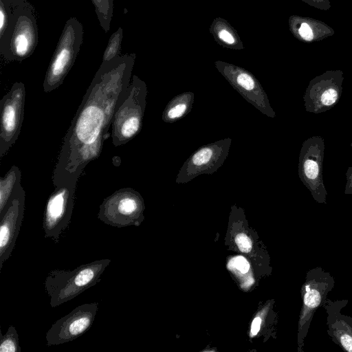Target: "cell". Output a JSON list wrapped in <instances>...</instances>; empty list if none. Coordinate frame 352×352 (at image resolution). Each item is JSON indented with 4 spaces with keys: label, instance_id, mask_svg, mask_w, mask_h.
<instances>
[{
    "label": "cell",
    "instance_id": "6da1fadb",
    "mask_svg": "<svg viewBox=\"0 0 352 352\" xmlns=\"http://www.w3.org/2000/svg\"><path fill=\"white\" fill-rule=\"evenodd\" d=\"M135 53L102 61L63 140L53 170L57 186L77 180L100 155L114 113L124 100L132 78Z\"/></svg>",
    "mask_w": 352,
    "mask_h": 352
},
{
    "label": "cell",
    "instance_id": "7a4b0ae2",
    "mask_svg": "<svg viewBox=\"0 0 352 352\" xmlns=\"http://www.w3.org/2000/svg\"><path fill=\"white\" fill-rule=\"evenodd\" d=\"M7 6L10 19L0 36V54L7 61H22L33 54L38 44L34 9L26 0H16Z\"/></svg>",
    "mask_w": 352,
    "mask_h": 352
},
{
    "label": "cell",
    "instance_id": "3957f363",
    "mask_svg": "<svg viewBox=\"0 0 352 352\" xmlns=\"http://www.w3.org/2000/svg\"><path fill=\"white\" fill-rule=\"evenodd\" d=\"M111 262L110 258H102L80 265L72 270H52L44 280L50 306L56 308L95 286L101 280L103 272Z\"/></svg>",
    "mask_w": 352,
    "mask_h": 352
},
{
    "label": "cell",
    "instance_id": "277c9868",
    "mask_svg": "<svg viewBox=\"0 0 352 352\" xmlns=\"http://www.w3.org/2000/svg\"><path fill=\"white\" fill-rule=\"evenodd\" d=\"M147 92L145 82L133 75L126 96L113 116L111 135L115 146L125 144L140 132Z\"/></svg>",
    "mask_w": 352,
    "mask_h": 352
},
{
    "label": "cell",
    "instance_id": "5b68a950",
    "mask_svg": "<svg viewBox=\"0 0 352 352\" xmlns=\"http://www.w3.org/2000/svg\"><path fill=\"white\" fill-rule=\"evenodd\" d=\"M82 23L71 17L65 23L43 81V90L48 93L61 85L74 65L83 43Z\"/></svg>",
    "mask_w": 352,
    "mask_h": 352
},
{
    "label": "cell",
    "instance_id": "8992f818",
    "mask_svg": "<svg viewBox=\"0 0 352 352\" xmlns=\"http://www.w3.org/2000/svg\"><path fill=\"white\" fill-rule=\"evenodd\" d=\"M144 200L131 188H123L104 199L99 206L98 218L116 228L138 226L143 220Z\"/></svg>",
    "mask_w": 352,
    "mask_h": 352
},
{
    "label": "cell",
    "instance_id": "52a82bcc",
    "mask_svg": "<svg viewBox=\"0 0 352 352\" xmlns=\"http://www.w3.org/2000/svg\"><path fill=\"white\" fill-rule=\"evenodd\" d=\"M77 180L55 187L49 197L44 211V236L58 243L68 229L75 201Z\"/></svg>",
    "mask_w": 352,
    "mask_h": 352
},
{
    "label": "cell",
    "instance_id": "ba28073f",
    "mask_svg": "<svg viewBox=\"0 0 352 352\" xmlns=\"http://www.w3.org/2000/svg\"><path fill=\"white\" fill-rule=\"evenodd\" d=\"M25 89L14 82L0 100V159L8 152L20 134L24 115Z\"/></svg>",
    "mask_w": 352,
    "mask_h": 352
},
{
    "label": "cell",
    "instance_id": "9c48e42d",
    "mask_svg": "<svg viewBox=\"0 0 352 352\" xmlns=\"http://www.w3.org/2000/svg\"><path fill=\"white\" fill-rule=\"evenodd\" d=\"M232 139L224 138L197 148L184 162L176 179L177 184H186L201 175L215 173L228 156Z\"/></svg>",
    "mask_w": 352,
    "mask_h": 352
},
{
    "label": "cell",
    "instance_id": "30bf717a",
    "mask_svg": "<svg viewBox=\"0 0 352 352\" xmlns=\"http://www.w3.org/2000/svg\"><path fill=\"white\" fill-rule=\"evenodd\" d=\"M214 66L247 102L263 114L270 118L275 117L267 94L259 81L250 72L223 60H216Z\"/></svg>",
    "mask_w": 352,
    "mask_h": 352
},
{
    "label": "cell",
    "instance_id": "8fae6325",
    "mask_svg": "<svg viewBox=\"0 0 352 352\" xmlns=\"http://www.w3.org/2000/svg\"><path fill=\"white\" fill-rule=\"evenodd\" d=\"M98 307L97 302L85 303L57 320L46 333L47 345L57 346L81 336L94 324Z\"/></svg>",
    "mask_w": 352,
    "mask_h": 352
},
{
    "label": "cell",
    "instance_id": "7c38bea8",
    "mask_svg": "<svg viewBox=\"0 0 352 352\" xmlns=\"http://www.w3.org/2000/svg\"><path fill=\"white\" fill-rule=\"evenodd\" d=\"M25 199V192L21 185L0 214V271L15 247L23 219Z\"/></svg>",
    "mask_w": 352,
    "mask_h": 352
},
{
    "label": "cell",
    "instance_id": "4fadbf2b",
    "mask_svg": "<svg viewBox=\"0 0 352 352\" xmlns=\"http://www.w3.org/2000/svg\"><path fill=\"white\" fill-rule=\"evenodd\" d=\"M288 24L293 36L303 43L318 42L335 34L327 23L311 17L293 14L289 16Z\"/></svg>",
    "mask_w": 352,
    "mask_h": 352
},
{
    "label": "cell",
    "instance_id": "5bb4252c",
    "mask_svg": "<svg viewBox=\"0 0 352 352\" xmlns=\"http://www.w3.org/2000/svg\"><path fill=\"white\" fill-rule=\"evenodd\" d=\"M209 32L214 40L221 46L231 50H243V43L237 31L230 22L222 17L213 19Z\"/></svg>",
    "mask_w": 352,
    "mask_h": 352
},
{
    "label": "cell",
    "instance_id": "9a60e30c",
    "mask_svg": "<svg viewBox=\"0 0 352 352\" xmlns=\"http://www.w3.org/2000/svg\"><path fill=\"white\" fill-rule=\"evenodd\" d=\"M195 100V94L192 91H186L172 98L165 107L162 118L166 123H174L191 111Z\"/></svg>",
    "mask_w": 352,
    "mask_h": 352
},
{
    "label": "cell",
    "instance_id": "2e32d148",
    "mask_svg": "<svg viewBox=\"0 0 352 352\" xmlns=\"http://www.w3.org/2000/svg\"><path fill=\"white\" fill-rule=\"evenodd\" d=\"M21 171L13 165L4 177L0 178V214L7 206L14 192L21 185Z\"/></svg>",
    "mask_w": 352,
    "mask_h": 352
},
{
    "label": "cell",
    "instance_id": "e0dca14e",
    "mask_svg": "<svg viewBox=\"0 0 352 352\" xmlns=\"http://www.w3.org/2000/svg\"><path fill=\"white\" fill-rule=\"evenodd\" d=\"M99 24L105 33L110 30L113 12V0H91Z\"/></svg>",
    "mask_w": 352,
    "mask_h": 352
},
{
    "label": "cell",
    "instance_id": "ac0fdd59",
    "mask_svg": "<svg viewBox=\"0 0 352 352\" xmlns=\"http://www.w3.org/2000/svg\"><path fill=\"white\" fill-rule=\"evenodd\" d=\"M122 38L123 30L120 27L110 36L103 53L102 61H109L120 55Z\"/></svg>",
    "mask_w": 352,
    "mask_h": 352
},
{
    "label": "cell",
    "instance_id": "d6986e66",
    "mask_svg": "<svg viewBox=\"0 0 352 352\" xmlns=\"http://www.w3.org/2000/svg\"><path fill=\"white\" fill-rule=\"evenodd\" d=\"M0 352H21L19 344V335L15 327L9 326L6 334L0 333Z\"/></svg>",
    "mask_w": 352,
    "mask_h": 352
},
{
    "label": "cell",
    "instance_id": "ffe728a7",
    "mask_svg": "<svg viewBox=\"0 0 352 352\" xmlns=\"http://www.w3.org/2000/svg\"><path fill=\"white\" fill-rule=\"evenodd\" d=\"M307 292L304 297V304L305 307L310 310L316 308L320 302V294L316 289H310L309 286L306 287Z\"/></svg>",
    "mask_w": 352,
    "mask_h": 352
},
{
    "label": "cell",
    "instance_id": "44dd1931",
    "mask_svg": "<svg viewBox=\"0 0 352 352\" xmlns=\"http://www.w3.org/2000/svg\"><path fill=\"white\" fill-rule=\"evenodd\" d=\"M10 19V12L8 7L0 0V36H1L6 30Z\"/></svg>",
    "mask_w": 352,
    "mask_h": 352
},
{
    "label": "cell",
    "instance_id": "7402d4cb",
    "mask_svg": "<svg viewBox=\"0 0 352 352\" xmlns=\"http://www.w3.org/2000/svg\"><path fill=\"white\" fill-rule=\"evenodd\" d=\"M304 173L306 177L310 179H316L318 175V165L311 160H307L304 163Z\"/></svg>",
    "mask_w": 352,
    "mask_h": 352
},
{
    "label": "cell",
    "instance_id": "603a6c76",
    "mask_svg": "<svg viewBox=\"0 0 352 352\" xmlns=\"http://www.w3.org/2000/svg\"><path fill=\"white\" fill-rule=\"evenodd\" d=\"M231 269H236L242 274L246 273L250 267L248 262L242 256L234 258L229 263Z\"/></svg>",
    "mask_w": 352,
    "mask_h": 352
},
{
    "label": "cell",
    "instance_id": "cb8c5ba5",
    "mask_svg": "<svg viewBox=\"0 0 352 352\" xmlns=\"http://www.w3.org/2000/svg\"><path fill=\"white\" fill-rule=\"evenodd\" d=\"M235 242L242 252L248 253L252 248L250 239L245 234H239L235 238Z\"/></svg>",
    "mask_w": 352,
    "mask_h": 352
},
{
    "label": "cell",
    "instance_id": "d4e9b609",
    "mask_svg": "<svg viewBox=\"0 0 352 352\" xmlns=\"http://www.w3.org/2000/svg\"><path fill=\"white\" fill-rule=\"evenodd\" d=\"M337 98V91L334 89H329L323 93L321 97V101L323 104L329 106L336 101Z\"/></svg>",
    "mask_w": 352,
    "mask_h": 352
},
{
    "label": "cell",
    "instance_id": "484cf974",
    "mask_svg": "<svg viewBox=\"0 0 352 352\" xmlns=\"http://www.w3.org/2000/svg\"><path fill=\"white\" fill-rule=\"evenodd\" d=\"M310 6L314 7L317 9L327 11L331 8L329 0H301Z\"/></svg>",
    "mask_w": 352,
    "mask_h": 352
},
{
    "label": "cell",
    "instance_id": "4316f807",
    "mask_svg": "<svg viewBox=\"0 0 352 352\" xmlns=\"http://www.w3.org/2000/svg\"><path fill=\"white\" fill-rule=\"evenodd\" d=\"M342 346L349 352H352V337L348 334H343L340 338Z\"/></svg>",
    "mask_w": 352,
    "mask_h": 352
},
{
    "label": "cell",
    "instance_id": "83f0119b",
    "mask_svg": "<svg viewBox=\"0 0 352 352\" xmlns=\"http://www.w3.org/2000/svg\"><path fill=\"white\" fill-rule=\"evenodd\" d=\"M261 319L258 317L254 319L251 327V336H256L260 329Z\"/></svg>",
    "mask_w": 352,
    "mask_h": 352
},
{
    "label": "cell",
    "instance_id": "f1b7e54d",
    "mask_svg": "<svg viewBox=\"0 0 352 352\" xmlns=\"http://www.w3.org/2000/svg\"><path fill=\"white\" fill-rule=\"evenodd\" d=\"M14 1L16 0H10V2L8 4H6V5H10V3H12V2H14ZM6 4V3H5Z\"/></svg>",
    "mask_w": 352,
    "mask_h": 352
}]
</instances>
